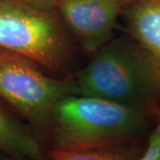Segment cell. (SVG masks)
Returning <instances> with one entry per match:
<instances>
[{"label":"cell","instance_id":"3957f363","mask_svg":"<svg viewBox=\"0 0 160 160\" xmlns=\"http://www.w3.org/2000/svg\"><path fill=\"white\" fill-rule=\"evenodd\" d=\"M0 48L54 71L74 59V41L55 11L20 0H0Z\"/></svg>","mask_w":160,"mask_h":160},{"label":"cell","instance_id":"7c38bea8","mask_svg":"<svg viewBox=\"0 0 160 160\" xmlns=\"http://www.w3.org/2000/svg\"><path fill=\"white\" fill-rule=\"evenodd\" d=\"M38 160H52V159L50 158H48V157L45 154L43 157H42V158H39V159H38Z\"/></svg>","mask_w":160,"mask_h":160},{"label":"cell","instance_id":"4fadbf2b","mask_svg":"<svg viewBox=\"0 0 160 160\" xmlns=\"http://www.w3.org/2000/svg\"><path fill=\"white\" fill-rule=\"evenodd\" d=\"M4 52V50H3V49H1V48H0V53H1V52Z\"/></svg>","mask_w":160,"mask_h":160},{"label":"cell","instance_id":"5b68a950","mask_svg":"<svg viewBox=\"0 0 160 160\" xmlns=\"http://www.w3.org/2000/svg\"><path fill=\"white\" fill-rule=\"evenodd\" d=\"M132 0H57L55 12L80 49L92 55L113 38L118 19Z\"/></svg>","mask_w":160,"mask_h":160},{"label":"cell","instance_id":"8992f818","mask_svg":"<svg viewBox=\"0 0 160 160\" xmlns=\"http://www.w3.org/2000/svg\"><path fill=\"white\" fill-rule=\"evenodd\" d=\"M121 17L127 35L160 64V0H132Z\"/></svg>","mask_w":160,"mask_h":160},{"label":"cell","instance_id":"6da1fadb","mask_svg":"<svg viewBox=\"0 0 160 160\" xmlns=\"http://www.w3.org/2000/svg\"><path fill=\"white\" fill-rule=\"evenodd\" d=\"M158 112L69 94L52 109L46 149H85L143 142L153 130Z\"/></svg>","mask_w":160,"mask_h":160},{"label":"cell","instance_id":"ba28073f","mask_svg":"<svg viewBox=\"0 0 160 160\" xmlns=\"http://www.w3.org/2000/svg\"><path fill=\"white\" fill-rule=\"evenodd\" d=\"M146 142L85 149H46L45 154L52 160H139Z\"/></svg>","mask_w":160,"mask_h":160},{"label":"cell","instance_id":"277c9868","mask_svg":"<svg viewBox=\"0 0 160 160\" xmlns=\"http://www.w3.org/2000/svg\"><path fill=\"white\" fill-rule=\"evenodd\" d=\"M38 66L17 53L2 52L0 101L27 123L45 145L54 106L63 97L78 91L75 78H53Z\"/></svg>","mask_w":160,"mask_h":160},{"label":"cell","instance_id":"9c48e42d","mask_svg":"<svg viewBox=\"0 0 160 160\" xmlns=\"http://www.w3.org/2000/svg\"><path fill=\"white\" fill-rule=\"evenodd\" d=\"M139 160H160V110L154 128L146 142Z\"/></svg>","mask_w":160,"mask_h":160},{"label":"cell","instance_id":"7a4b0ae2","mask_svg":"<svg viewBox=\"0 0 160 160\" xmlns=\"http://www.w3.org/2000/svg\"><path fill=\"white\" fill-rule=\"evenodd\" d=\"M75 81L78 94L160 110V64L129 35L103 45Z\"/></svg>","mask_w":160,"mask_h":160},{"label":"cell","instance_id":"52a82bcc","mask_svg":"<svg viewBox=\"0 0 160 160\" xmlns=\"http://www.w3.org/2000/svg\"><path fill=\"white\" fill-rule=\"evenodd\" d=\"M0 151L26 160L45 155V147L31 127L5 103H0Z\"/></svg>","mask_w":160,"mask_h":160},{"label":"cell","instance_id":"30bf717a","mask_svg":"<svg viewBox=\"0 0 160 160\" xmlns=\"http://www.w3.org/2000/svg\"><path fill=\"white\" fill-rule=\"evenodd\" d=\"M29 5L36 6L40 9L48 10V11H55V6L57 0H20Z\"/></svg>","mask_w":160,"mask_h":160},{"label":"cell","instance_id":"8fae6325","mask_svg":"<svg viewBox=\"0 0 160 160\" xmlns=\"http://www.w3.org/2000/svg\"><path fill=\"white\" fill-rule=\"evenodd\" d=\"M0 160H26V159H22V158H17L15 157H12L11 155H8L5 153V152H2L0 151Z\"/></svg>","mask_w":160,"mask_h":160}]
</instances>
